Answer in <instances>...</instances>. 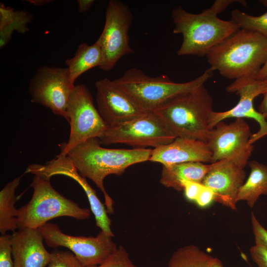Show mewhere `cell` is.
<instances>
[{
	"label": "cell",
	"mask_w": 267,
	"mask_h": 267,
	"mask_svg": "<svg viewBox=\"0 0 267 267\" xmlns=\"http://www.w3.org/2000/svg\"><path fill=\"white\" fill-rule=\"evenodd\" d=\"M0 267H14L10 234L0 236Z\"/></svg>",
	"instance_id": "cell-27"
},
{
	"label": "cell",
	"mask_w": 267,
	"mask_h": 267,
	"mask_svg": "<svg viewBox=\"0 0 267 267\" xmlns=\"http://www.w3.org/2000/svg\"><path fill=\"white\" fill-rule=\"evenodd\" d=\"M213 100L204 85L171 98L154 112L177 137L207 142Z\"/></svg>",
	"instance_id": "cell-3"
},
{
	"label": "cell",
	"mask_w": 267,
	"mask_h": 267,
	"mask_svg": "<svg viewBox=\"0 0 267 267\" xmlns=\"http://www.w3.org/2000/svg\"><path fill=\"white\" fill-rule=\"evenodd\" d=\"M48 178L34 175L31 186L33 193L28 203L17 210V229H38L56 218L68 217L85 220L90 217V211L83 208L56 191Z\"/></svg>",
	"instance_id": "cell-6"
},
{
	"label": "cell",
	"mask_w": 267,
	"mask_h": 267,
	"mask_svg": "<svg viewBox=\"0 0 267 267\" xmlns=\"http://www.w3.org/2000/svg\"><path fill=\"white\" fill-rule=\"evenodd\" d=\"M213 75V71L209 68L192 81L176 83L166 75L151 77L134 67L113 81L145 111L153 112L174 97L204 85Z\"/></svg>",
	"instance_id": "cell-5"
},
{
	"label": "cell",
	"mask_w": 267,
	"mask_h": 267,
	"mask_svg": "<svg viewBox=\"0 0 267 267\" xmlns=\"http://www.w3.org/2000/svg\"><path fill=\"white\" fill-rule=\"evenodd\" d=\"M44 240L38 228L14 231L11 235L14 267H45L51 254L44 247Z\"/></svg>",
	"instance_id": "cell-17"
},
{
	"label": "cell",
	"mask_w": 267,
	"mask_h": 267,
	"mask_svg": "<svg viewBox=\"0 0 267 267\" xmlns=\"http://www.w3.org/2000/svg\"><path fill=\"white\" fill-rule=\"evenodd\" d=\"M203 186L201 183L196 182L187 181L183 183V187L185 197L189 201H196Z\"/></svg>",
	"instance_id": "cell-30"
},
{
	"label": "cell",
	"mask_w": 267,
	"mask_h": 267,
	"mask_svg": "<svg viewBox=\"0 0 267 267\" xmlns=\"http://www.w3.org/2000/svg\"><path fill=\"white\" fill-rule=\"evenodd\" d=\"M75 86L70 82L67 67H41L30 80L31 101L49 108L68 122L67 109Z\"/></svg>",
	"instance_id": "cell-12"
},
{
	"label": "cell",
	"mask_w": 267,
	"mask_h": 267,
	"mask_svg": "<svg viewBox=\"0 0 267 267\" xmlns=\"http://www.w3.org/2000/svg\"><path fill=\"white\" fill-rule=\"evenodd\" d=\"M94 2L93 0H78L79 12L83 13L88 10Z\"/></svg>",
	"instance_id": "cell-34"
},
{
	"label": "cell",
	"mask_w": 267,
	"mask_h": 267,
	"mask_svg": "<svg viewBox=\"0 0 267 267\" xmlns=\"http://www.w3.org/2000/svg\"><path fill=\"white\" fill-rule=\"evenodd\" d=\"M219 260L196 245H189L178 249L173 254L168 267H212Z\"/></svg>",
	"instance_id": "cell-23"
},
{
	"label": "cell",
	"mask_w": 267,
	"mask_h": 267,
	"mask_svg": "<svg viewBox=\"0 0 267 267\" xmlns=\"http://www.w3.org/2000/svg\"><path fill=\"white\" fill-rule=\"evenodd\" d=\"M133 20V14L127 4L118 0L108 1L104 28L97 39L104 57L101 70H112L122 57L134 52L129 36Z\"/></svg>",
	"instance_id": "cell-9"
},
{
	"label": "cell",
	"mask_w": 267,
	"mask_h": 267,
	"mask_svg": "<svg viewBox=\"0 0 267 267\" xmlns=\"http://www.w3.org/2000/svg\"><path fill=\"white\" fill-rule=\"evenodd\" d=\"M212 267H223L222 261L219 259Z\"/></svg>",
	"instance_id": "cell-37"
},
{
	"label": "cell",
	"mask_w": 267,
	"mask_h": 267,
	"mask_svg": "<svg viewBox=\"0 0 267 267\" xmlns=\"http://www.w3.org/2000/svg\"><path fill=\"white\" fill-rule=\"evenodd\" d=\"M38 229L48 247L69 249L84 267L101 265L117 248L112 237L101 230L95 237H86L65 234L52 223L47 222Z\"/></svg>",
	"instance_id": "cell-10"
},
{
	"label": "cell",
	"mask_w": 267,
	"mask_h": 267,
	"mask_svg": "<svg viewBox=\"0 0 267 267\" xmlns=\"http://www.w3.org/2000/svg\"><path fill=\"white\" fill-rule=\"evenodd\" d=\"M176 137L154 112H148L131 121L107 127L99 139L102 145L123 143L154 148L169 143Z\"/></svg>",
	"instance_id": "cell-8"
},
{
	"label": "cell",
	"mask_w": 267,
	"mask_h": 267,
	"mask_svg": "<svg viewBox=\"0 0 267 267\" xmlns=\"http://www.w3.org/2000/svg\"><path fill=\"white\" fill-rule=\"evenodd\" d=\"M103 62L102 50L97 40L91 45L86 43L80 44L74 56L65 61L70 82L75 85L80 75L92 68L98 66L100 68Z\"/></svg>",
	"instance_id": "cell-19"
},
{
	"label": "cell",
	"mask_w": 267,
	"mask_h": 267,
	"mask_svg": "<svg viewBox=\"0 0 267 267\" xmlns=\"http://www.w3.org/2000/svg\"><path fill=\"white\" fill-rule=\"evenodd\" d=\"M259 2L265 7H267V0H260Z\"/></svg>",
	"instance_id": "cell-38"
},
{
	"label": "cell",
	"mask_w": 267,
	"mask_h": 267,
	"mask_svg": "<svg viewBox=\"0 0 267 267\" xmlns=\"http://www.w3.org/2000/svg\"><path fill=\"white\" fill-rule=\"evenodd\" d=\"M171 17L173 33L183 38L178 56H206L213 47L240 29L231 21L219 18L209 8L192 13L178 6L172 10Z\"/></svg>",
	"instance_id": "cell-4"
},
{
	"label": "cell",
	"mask_w": 267,
	"mask_h": 267,
	"mask_svg": "<svg viewBox=\"0 0 267 267\" xmlns=\"http://www.w3.org/2000/svg\"><path fill=\"white\" fill-rule=\"evenodd\" d=\"M244 169L228 160L212 163L201 184L213 191L215 201L235 210L238 193L246 178Z\"/></svg>",
	"instance_id": "cell-15"
},
{
	"label": "cell",
	"mask_w": 267,
	"mask_h": 267,
	"mask_svg": "<svg viewBox=\"0 0 267 267\" xmlns=\"http://www.w3.org/2000/svg\"><path fill=\"white\" fill-rule=\"evenodd\" d=\"M51 254L45 267H84L72 252L56 249Z\"/></svg>",
	"instance_id": "cell-25"
},
{
	"label": "cell",
	"mask_w": 267,
	"mask_h": 267,
	"mask_svg": "<svg viewBox=\"0 0 267 267\" xmlns=\"http://www.w3.org/2000/svg\"><path fill=\"white\" fill-rule=\"evenodd\" d=\"M22 177L8 182L0 191V232L2 235L8 231L14 232L17 229L18 209L15 207V204L18 197L15 195V190Z\"/></svg>",
	"instance_id": "cell-21"
},
{
	"label": "cell",
	"mask_w": 267,
	"mask_h": 267,
	"mask_svg": "<svg viewBox=\"0 0 267 267\" xmlns=\"http://www.w3.org/2000/svg\"><path fill=\"white\" fill-rule=\"evenodd\" d=\"M230 21L241 29L256 32L267 39V12L259 16H253L234 9L231 11Z\"/></svg>",
	"instance_id": "cell-24"
},
{
	"label": "cell",
	"mask_w": 267,
	"mask_h": 267,
	"mask_svg": "<svg viewBox=\"0 0 267 267\" xmlns=\"http://www.w3.org/2000/svg\"><path fill=\"white\" fill-rule=\"evenodd\" d=\"M267 84V89L263 94L264 97L259 107V112L261 113L267 121V77L264 79Z\"/></svg>",
	"instance_id": "cell-33"
},
{
	"label": "cell",
	"mask_w": 267,
	"mask_h": 267,
	"mask_svg": "<svg viewBox=\"0 0 267 267\" xmlns=\"http://www.w3.org/2000/svg\"><path fill=\"white\" fill-rule=\"evenodd\" d=\"M32 19L31 15L23 10H14L0 3V47L3 48L9 41L12 32L24 34L28 30L27 24Z\"/></svg>",
	"instance_id": "cell-22"
},
{
	"label": "cell",
	"mask_w": 267,
	"mask_h": 267,
	"mask_svg": "<svg viewBox=\"0 0 267 267\" xmlns=\"http://www.w3.org/2000/svg\"><path fill=\"white\" fill-rule=\"evenodd\" d=\"M67 113L70 133L68 141L62 144L60 155L67 156L73 148L90 138L100 137L107 128L85 85L75 86L69 98Z\"/></svg>",
	"instance_id": "cell-7"
},
{
	"label": "cell",
	"mask_w": 267,
	"mask_h": 267,
	"mask_svg": "<svg viewBox=\"0 0 267 267\" xmlns=\"http://www.w3.org/2000/svg\"><path fill=\"white\" fill-rule=\"evenodd\" d=\"M210 68L234 80L256 79L267 61V39L240 29L206 55Z\"/></svg>",
	"instance_id": "cell-2"
},
{
	"label": "cell",
	"mask_w": 267,
	"mask_h": 267,
	"mask_svg": "<svg viewBox=\"0 0 267 267\" xmlns=\"http://www.w3.org/2000/svg\"><path fill=\"white\" fill-rule=\"evenodd\" d=\"M234 2H239L244 6H247V2L244 0H216L209 8L216 14L223 11L229 5Z\"/></svg>",
	"instance_id": "cell-32"
},
{
	"label": "cell",
	"mask_w": 267,
	"mask_h": 267,
	"mask_svg": "<svg viewBox=\"0 0 267 267\" xmlns=\"http://www.w3.org/2000/svg\"><path fill=\"white\" fill-rule=\"evenodd\" d=\"M267 89L265 80L244 79L234 80L226 88L228 92H235L240 99L233 108L225 111H213L210 118L209 127L212 130L218 123L228 118H250L256 121L259 125V130L252 134L250 143L267 135V121L264 116L257 111L253 104L254 99L263 94Z\"/></svg>",
	"instance_id": "cell-13"
},
{
	"label": "cell",
	"mask_w": 267,
	"mask_h": 267,
	"mask_svg": "<svg viewBox=\"0 0 267 267\" xmlns=\"http://www.w3.org/2000/svg\"><path fill=\"white\" fill-rule=\"evenodd\" d=\"M162 166L160 183L166 187L181 191L183 189V183L185 181L201 183L210 164L191 162Z\"/></svg>",
	"instance_id": "cell-18"
},
{
	"label": "cell",
	"mask_w": 267,
	"mask_h": 267,
	"mask_svg": "<svg viewBox=\"0 0 267 267\" xmlns=\"http://www.w3.org/2000/svg\"><path fill=\"white\" fill-rule=\"evenodd\" d=\"M267 77V61L262 68L261 69L259 74L257 76L256 79L264 80Z\"/></svg>",
	"instance_id": "cell-35"
},
{
	"label": "cell",
	"mask_w": 267,
	"mask_h": 267,
	"mask_svg": "<svg viewBox=\"0 0 267 267\" xmlns=\"http://www.w3.org/2000/svg\"><path fill=\"white\" fill-rule=\"evenodd\" d=\"M91 267H138L133 264L126 250L118 248L101 265Z\"/></svg>",
	"instance_id": "cell-26"
},
{
	"label": "cell",
	"mask_w": 267,
	"mask_h": 267,
	"mask_svg": "<svg viewBox=\"0 0 267 267\" xmlns=\"http://www.w3.org/2000/svg\"><path fill=\"white\" fill-rule=\"evenodd\" d=\"M251 223L255 244L261 245L267 249V230L260 223L253 212Z\"/></svg>",
	"instance_id": "cell-28"
},
{
	"label": "cell",
	"mask_w": 267,
	"mask_h": 267,
	"mask_svg": "<svg viewBox=\"0 0 267 267\" xmlns=\"http://www.w3.org/2000/svg\"><path fill=\"white\" fill-rule=\"evenodd\" d=\"M29 2L35 4V5H44L47 2H49L50 0H29Z\"/></svg>",
	"instance_id": "cell-36"
},
{
	"label": "cell",
	"mask_w": 267,
	"mask_h": 267,
	"mask_svg": "<svg viewBox=\"0 0 267 267\" xmlns=\"http://www.w3.org/2000/svg\"><path fill=\"white\" fill-rule=\"evenodd\" d=\"M95 86L97 109L107 127L127 122L148 112L107 78L97 81Z\"/></svg>",
	"instance_id": "cell-14"
},
{
	"label": "cell",
	"mask_w": 267,
	"mask_h": 267,
	"mask_svg": "<svg viewBox=\"0 0 267 267\" xmlns=\"http://www.w3.org/2000/svg\"><path fill=\"white\" fill-rule=\"evenodd\" d=\"M251 135L250 126L243 118H236L229 124L218 123L207 141L212 152L211 162L228 160L244 168L253 151Z\"/></svg>",
	"instance_id": "cell-11"
},
{
	"label": "cell",
	"mask_w": 267,
	"mask_h": 267,
	"mask_svg": "<svg viewBox=\"0 0 267 267\" xmlns=\"http://www.w3.org/2000/svg\"><path fill=\"white\" fill-rule=\"evenodd\" d=\"M98 137L90 138L71 150L67 155L78 172L91 180L102 192L108 214L114 213V201L104 186L110 175H121L130 166L149 161L152 150L104 148Z\"/></svg>",
	"instance_id": "cell-1"
},
{
	"label": "cell",
	"mask_w": 267,
	"mask_h": 267,
	"mask_svg": "<svg viewBox=\"0 0 267 267\" xmlns=\"http://www.w3.org/2000/svg\"><path fill=\"white\" fill-rule=\"evenodd\" d=\"M211 159L207 142L177 137L169 143L153 149L149 161L168 166L191 162H211Z\"/></svg>",
	"instance_id": "cell-16"
},
{
	"label": "cell",
	"mask_w": 267,
	"mask_h": 267,
	"mask_svg": "<svg viewBox=\"0 0 267 267\" xmlns=\"http://www.w3.org/2000/svg\"><path fill=\"white\" fill-rule=\"evenodd\" d=\"M248 164L250 173L239 189L237 202L245 201L253 208L261 195H267V166L255 160Z\"/></svg>",
	"instance_id": "cell-20"
},
{
	"label": "cell",
	"mask_w": 267,
	"mask_h": 267,
	"mask_svg": "<svg viewBox=\"0 0 267 267\" xmlns=\"http://www.w3.org/2000/svg\"><path fill=\"white\" fill-rule=\"evenodd\" d=\"M249 251L251 258L258 267H267V249L265 247L255 244Z\"/></svg>",
	"instance_id": "cell-29"
},
{
	"label": "cell",
	"mask_w": 267,
	"mask_h": 267,
	"mask_svg": "<svg viewBox=\"0 0 267 267\" xmlns=\"http://www.w3.org/2000/svg\"><path fill=\"white\" fill-rule=\"evenodd\" d=\"M213 201H215V195L213 191L203 185L195 201L196 203L201 207H205L209 206Z\"/></svg>",
	"instance_id": "cell-31"
}]
</instances>
